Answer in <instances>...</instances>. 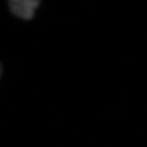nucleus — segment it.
Masks as SVG:
<instances>
[{
	"mask_svg": "<svg viewBox=\"0 0 147 147\" xmlns=\"http://www.w3.org/2000/svg\"><path fill=\"white\" fill-rule=\"evenodd\" d=\"M2 74H3V66H2V64L0 63V78L2 76Z\"/></svg>",
	"mask_w": 147,
	"mask_h": 147,
	"instance_id": "nucleus-2",
	"label": "nucleus"
},
{
	"mask_svg": "<svg viewBox=\"0 0 147 147\" xmlns=\"http://www.w3.org/2000/svg\"><path fill=\"white\" fill-rule=\"evenodd\" d=\"M39 3L38 0H11L9 8L12 14L24 19L30 20L34 16V10Z\"/></svg>",
	"mask_w": 147,
	"mask_h": 147,
	"instance_id": "nucleus-1",
	"label": "nucleus"
}]
</instances>
